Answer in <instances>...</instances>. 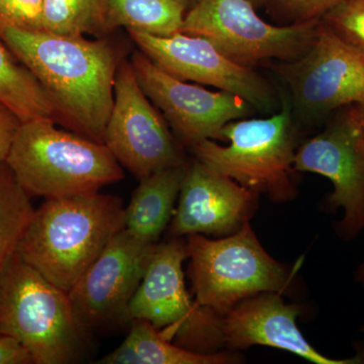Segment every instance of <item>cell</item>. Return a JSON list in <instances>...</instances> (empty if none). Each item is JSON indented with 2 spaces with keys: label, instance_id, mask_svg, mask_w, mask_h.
<instances>
[{
  "label": "cell",
  "instance_id": "obj_1",
  "mask_svg": "<svg viewBox=\"0 0 364 364\" xmlns=\"http://www.w3.org/2000/svg\"><path fill=\"white\" fill-rule=\"evenodd\" d=\"M0 40L39 81L54 107V121L104 143L122 60L105 38L0 28Z\"/></svg>",
  "mask_w": 364,
  "mask_h": 364
},
{
  "label": "cell",
  "instance_id": "obj_2",
  "mask_svg": "<svg viewBox=\"0 0 364 364\" xmlns=\"http://www.w3.org/2000/svg\"><path fill=\"white\" fill-rule=\"evenodd\" d=\"M124 228L119 196L95 191L49 198L33 212L16 252L68 293Z\"/></svg>",
  "mask_w": 364,
  "mask_h": 364
},
{
  "label": "cell",
  "instance_id": "obj_3",
  "mask_svg": "<svg viewBox=\"0 0 364 364\" xmlns=\"http://www.w3.org/2000/svg\"><path fill=\"white\" fill-rule=\"evenodd\" d=\"M55 124L51 117L23 122L6 159L31 198L95 193L124 178L123 167L104 143Z\"/></svg>",
  "mask_w": 364,
  "mask_h": 364
},
{
  "label": "cell",
  "instance_id": "obj_4",
  "mask_svg": "<svg viewBox=\"0 0 364 364\" xmlns=\"http://www.w3.org/2000/svg\"><path fill=\"white\" fill-rule=\"evenodd\" d=\"M88 333L68 293L14 253L0 273V334L20 341L33 364H68L85 355Z\"/></svg>",
  "mask_w": 364,
  "mask_h": 364
},
{
  "label": "cell",
  "instance_id": "obj_5",
  "mask_svg": "<svg viewBox=\"0 0 364 364\" xmlns=\"http://www.w3.org/2000/svg\"><path fill=\"white\" fill-rule=\"evenodd\" d=\"M279 93V109L272 117L235 119L224 127L223 138L229 145L205 140L191 150L196 159L223 176L284 203L296 196L291 176L298 132L289 95Z\"/></svg>",
  "mask_w": 364,
  "mask_h": 364
},
{
  "label": "cell",
  "instance_id": "obj_6",
  "mask_svg": "<svg viewBox=\"0 0 364 364\" xmlns=\"http://www.w3.org/2000/svg\"><path fill=\"white\" fill-rule=\"evenodd\" d=\"M186 245L196 303L221 316L256 294L286 293L293 279L294 272L264 250L249 222L219 240L189 235Z\"/></svg>",
  "mask_w": 364,
  "mask_h": 364
},
{
  "label": "cell",
  "instance_id": "obj_7",
  "mask_svg": "<svg viewBox=\"0 0 364 364\" xmlns=\"http://www.w3.org/2000/svg\"><path fill=\"white\" fill-rule=\"evenodd\" d=\"M188 257L186 242L157 244L126 320L148 321L182 348L214 353L225 346L223 316L191 301L182 270Z\"/></svg>",
  "mask_w": 364,
  "mask_h": 364
},
{
  "label": "cell",
  "instance_id": "obj_8",
  "mask_svg": "<svg viewBox=\"0 0 364 364\" xmlns=\"http://www.w3.org/2000/svg\"><path fill=\"white\" fill-rule=\"evenodd\" d=\"M268 67L284 83L294 117L306 124L325 123L335 112L364 98V53L321 20L303 56Z\"/></svg>",
  "mask_w": 364,
  "mask_h": 364
},
{
  "label": "cell",
  "instance_id": "obj_9",
  "mask_svg": "<svg viewBox=\"0 0 364 364\" xmlns=\"http://www.w3.org/2000/svg\"><path fill=\"white\" fill-rule=\"evenodd\" d=\"M318 21L273 25L248 0H198L186 11L181 32L205 38L227 58L254 69L268 60L291 62L303 56Z\"/></svg>",
  "mask_w": 364,
  "mask_h": 364
},
{
  "label": "cell",
  "instance_id": "obj_10",
  "mask_svg": "<svg viewBox=\"0 0 364 364\" xmlns=\"http://www.w3.org/2000/svg\"><path fill=\"white\" fill-rule=\"evenodd\" d=\"M104 144L136 178L186 164L181 143L139 85L130 61H122Z\"/></svg>",
  "mask_w": 364,
  "mask_h": 364
},
{
  "label": "cell",
  "instance_id": "obj_11",
  "mask_svg": "<svg viewBox=\"0 0 364 364\" xmlns=\"http://www.w3.org/2000/svg\"><path fill=\"white\" fill-rule=\"evenodd\" d=\"M325 124L324 130L296 148L294 170L330 179L334 191L327 205L344 208L336 232L351 240L364 228V130L353 105L335 112Z\"/></svg>",
  "mask_w": 364,
  "mask_h": 364
},
{
  "label": "cell",
  "instance_id": "obj_12",
  "mask_svg": "<svg viewBox=\"0 0 364 364\" xmlns=\"http://www.w3.org/2000/svg\"><path fill=\"white\" fill-rule=\"evenodd\" d=\"M130 62L139 85L183 147L191 149L205 140L224 141L222 131L228 123L255 112L233 93L210 91L170 75L143 52L134 53Z\"/></svg>",
  "mask_w": 364,
  "mask_h": 364
},
{
  "label": "cell",
  "instance_id": "obj_13",
  "mask_svg": "<svg viewBox=\"0 0 364 364\" xmlns=\"http://www.w3.org/2000/svg\"><path fill=\"white\" fill-rule=\"evenodd\" d=\"M128 33L141 52L170 75L233 93L264 114L279 109V93L277 97L267 79L227 58L205 38L182 32L167 37Z\"/></svg>",
  "mask_w": 364,
  "mask_h": 364
},
{
  "label": "cell",
  "instance_id": "obj_14",
  "mask_svg": "<svg viewBox=\"0 0 364 364\" xmlns=\"http://www.w3.org/2000/svg\"><path fill=\"white\" fill-rule=\"evenodd\" d=\"M157 244L138 240L123 229L72 287L68 294L74 313L88 332L126 320Z\"/></svg>",
  "mask_w": 364,
  "mask_h": 364
},
{
  "label": "cell",
  "instance_id": "obj_15",
  "mask_svg": "<svg viewBox=\"0 0 364 364\" xmlns=\"http://www.w3.org/2000/svg\"><path fill=\"white\" fill-rule=\"evenodd\" d=\"M257 200L256 191L195 159L188 164L170 233L229 236L249 222Z\"/></svg>",
  "mask_w": 364,
  "mask_h": 364
},
{
  "label": "cell",
  "instance_id": "obj_16",
  "mask_svg": "<svg viewBox=\"0 0 364 364\" xmlns=\"http://www.w3.org/2000/svg\"><path fill=\"white\" fill-rule=\"evenodd\" d=\"M301 313V306L287 304L279 293H261L243 299L223 316L225 346L244 349L264 345L316 364L360 363L356 358H329L316 350L296 326Z\"/></svg>",
  "mask_w": 364,
  "mask_h": 364
},
{
  "label": "cell",
  "instance_id": "obj_17",
  "mask_svg": "<svg viewBox=\"0 0 364 364\" xmlns=\"http://www.w3.org/2000/svg\"><path fill=\"white\" fill-rule=\"evenodd\" d=\"M188 163L168 167L140 181L124 208V228L146 243L157 244L174 213Z\"/></svg>",
  "mask_w": 364,
  "mask_h": 364
},
{
  "label": "cell",
  "instance_id": "obj_18",
  "mask_svg": "<svg viewBox=\"0 0 364 364\" xmlns=\"http://www.w3.org/2000/svg\"><path fill=\"white\" fill-rule=\"evenodd\" d=\"M130 332L117 348L100 364H226L237 363L236 356L222 352L198 353L174 344L151 323L132 320Z\"/></svg>",
  "mask_w": 364,
  "mask_h": 364
},
{
  "label": "cell",
  "instance_id": "obj_19",
  "mask_svg": "<svg viewBox=\"0 0 364 364\" xmlns=\"http://www.w3.org/2000/svg\"><path fill=\"white\" fill-rule=\"evenodd\" d=\"M0 102L16 112L23 122L37 117L54 119V107L44 88L1 40Z\"/></svg>",
  "mask_w": 364,
  "mask_h": 364
},
{
  "label": "cell",
  "instance_id": "obj_20",
  "mask_svg": "<svg viewBox=\"0 0 364 364\" xmlns=\"http://www.w3.org/2000/svg\"><path fill=\"white\" fill-rule=\"evenodd\" d=\"M112 30L167 37L181 33L188 9L178 0H107Z\"/></svg>",
  "mask_w": 364,
  "mask_h": 364
},
{
  "label": "cell",
  "instance_id": "obj_21",
  "mask_svg": "<svg viewBox=\"0 0 364 364\" xmlns=\"http://www.w3.org/2000/svg\"><path fill=\"white\" fill-rule=\"evenodd\" d=\"M42 31L102 38L114 31L107 0H45Z\"/></svg>",
  "mask_w": 364,
  "mask_h": 364
},
{
  "label": "cell",
  "instance_id": "obj_22",
  "mask_svg": "<svg viewBox=\"0 0 364 364\" xmlns=\"http://www.w3.org/2000/svg\"><path fill=\"white\" fill-rule=\"evenodd\" d=\"M35 212L6 161H0V273L16 252Z\"/></svg>",
  "mask_w": 364,
  "mask_h": 364
},
{
  "label": "cell",
  "instance_id": "obj_23",
  "mask_svg": "<svg viewBox=\"0 0 364 364\" xmlns=\"http://www.w3.org/2000/svg\"><path fill=\"white\" fill-rule=\"evenodd\" d=\"M345 0H265L263 6L275 25L291 26L322 18Z\"/></svg>",
  "mask_w": 364,
  "mask_h": 364
},
{
  "label": "cell",
  "instance_id": "obj_24",
  "mask_svg": "<svg viewBox=\"0 0 364 364\" xmlns=\"http://www.w3.org/2000/svg\"><path fill=\"white\" fill-rule=\"evenodd\" d=\"M321 21L345 42L364 53V0H345Z\"/></svg>",
  "mask_w": 364,
  "mask_h": 364
},
{
  "label": "cell",
  "instance_id": "obj_25",
  "mask_svg": "<svg viewBox=\"0 0 364 364\" xmlns=\"http://www.w3.org/2000/svg\"><path fill=\"white\" fill-rule=\"evenodd\" d=\"M45 0H0V28L42 31Z\"/></svg>",
  "mask_w": 364,
  "mask_h": 364
},
{
  "label": "cell",
  "instance_id": "obj_26",
  "mask_svg": "<svg viewBox=\"0 0 364 364\" xmlns=\"http://www.w3.org/2000/svg\"><path fill=\"white\" fill-rule=\"evenodd\" d=\"M21 123L16 112L0 102V161H6Z\"/></svg>",
  "mask_w": 364,
  "mask_h": 364
},
{
  "label": "cell",
  "instance_id": "obj_27",
  "mask_svg": "<svg viewBox=\"0 0 364 364\" xmlns=\"http://www.w3.org/2000/svg\"><path fill=\"white\" fill-rule=\"evenodd\" d=\"M0 364H33L28 349L14 337L0 334Z\"/></svg>",
  "mask_w": 364,
  "mask_h": 364
},
{
  "label": "cell",
  "instance_id": "obj_28",
  "mask_svg": "<svg viewBox=\"0 0 364 364\" xmlns=\"http://www.w3.org/2000/svg\"><path fill=\"white\" fill-rule=\"evenodd\" d=\"M354 107H355L356 112H358V116L359 117V121H360L361 124H363V128L364 130V98L361 100L360 102H356L354 104Z\"/></svg>",
  "mask_w": 364,
  "mask_h": 364
},
{
  "label": "cell",
  "instance_id": "obj_29",
  "mask_svg": "<svg viewBox=\"0 0 364 364\" xmlns=\"http://www.w3.org/2000/svg\"><path fill=\"white\" fill-rule=\"evenodd\" d=\"M355 279L359 284H363L364 289V262L358 267V269L356 270Z\"/></svg>",
  "mask_w": 364,
  "mask_h": 364
},
{
  "label": "cell",
  "instance_id": "obj_30",
  "mask_svg": "<svg viewBox=\"0 0 364 364\" xmlns=\"http://www.w3.org/2000/svg\"><path fill=\"white\" fill-rule=\"evenodd\" d=\"M178 1H181V4H183L188 11V9H191V7L195 6V4H196V2L198 1V0H178Z\"/></svg>",
  "mask_w": 364,
  "mask_h": 364
},
{
  "label": "cell",
  "instance_id": "obj_31",
  "mask_svg": "<svg viewBox=\"0 0 364 364\" xmlns=\"http://www.w3.org/2000/svg\"><path fill=\"white\" fill-rule=\"evenodd\" d=\"M248 1H250L251 4H254L255 7H259L263 6V4H264L265 0H248Z\"/></svg>",
  "mask_w": 364,
  "mask_h": 364
},
{
  "label": "cell",
  "instance_id": "obj_32",
  "mask_svg": "<svg viewBox=\"0 0 364 364\" xmlns=\"http://www.w3.org/2000/svg\"><path fill=\"white\" fill-rule=\"evenodd\" d=\"M363 331L364 332V327L363 328Z\"/></svg>",
  "mask_w": 364,
  "mask_h": 364
}]
</instances>
